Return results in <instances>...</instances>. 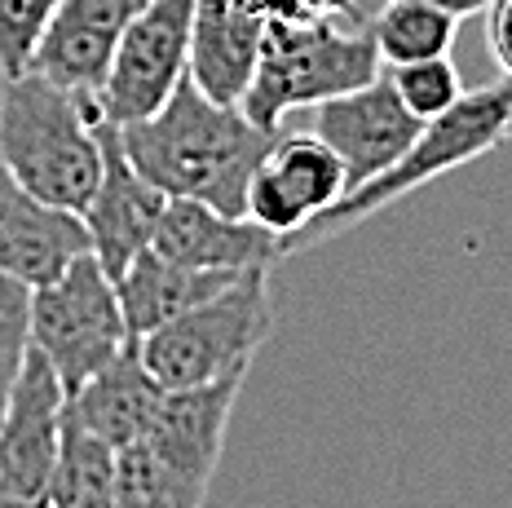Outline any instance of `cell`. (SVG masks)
<instances>
[{"mask_svg":"<svg viewBox=\"0 0 512 508\" xmlns=\"http://www.w3.org/2000/svg\"><path fill=\"white\" fill-rule=\"evenodd\" d=\"M243 274V270H239ZM239 274L230 270H195L181 266V261L164 257V252L146 248L128 261V270L115 279V292H120V310L128 323V336H146L155 327L181 319L186 310L204 305L208 296H217L226 283H234Z\"/></svg>","mask_w":512,"mask_h":508,"instance_id":"obj_18","label":"cell"},{"mask_svg":"<svg viewBox=\"0 0 512 508\" xmlns=\"http://www.w3.org/2000/svg\"><path fill=\"white\" fill-rule=\"evenodd\" d=\"M508 137H512V80L504 76L499 84H486V89H473V93L464 89V98L455 107H446L442 115L420 124V133H415V142L407 146V155L398 164L384 168L371 182H362L358 190H349L340 204L318 213L292 239H283V257H296V252L318 248V243H332L349 226L376 217L380 208L415 195L420 186L455 173V168L482 160L495 146H504Z\"/></svg>","mask_w":512,"mask_h":508,"instance_id":"obj_3","label":"cell"},{"mask_svg":"<svg viewBox=\"0 0 512 508\" xmlns=\"http://www.w3.org/2000/svg\"><path fill=\"white\" fill-rule=\"evenodd\" d=\"M358 0H296V18H327V14H349Z\"/></svg>","mask_w":512,"mask_h":508,"instance_id":"obj_24","label":"cell"},{"mask_svg":"<svg viewBox=\"0 0 512 508\" xmlns=\"http://www.w3.org/2000/svg\"><path fill=\"white\" fill-rule=\"evenodd\" d=\"M389 84L398 89V98L407 102V111L415 120H433V115H442L446 107H455L464 98V80L455 71L451 54L389 67Z\"/></svg>","mask_w":512,"mask_h":508,"instance_id":"obj_21","label":"cell"},{"mask_svg":"<svg viewBox=\"0 0 512 508\" xmlns=\"http://www.w3.org/2000/svg\"><path fill=\"white\" fill-rule=\"evenodd\" d=\"M420 124L424 120H415L407 111V102L398 98V89L384 71L362 89H349L314 107V133L340 155L349 190H358L362 182L398 164L420 133Z\"/></svg>","mask_w":512,"mask_h":508,"instance_id":"obj_11","label":"cell"},{"mask_svg":"<svg viewBox=\"0 0 512 508\" xmlns=\"http://www.w3.org/2000/svg\"><path fill=\"white\" fill-rule=\"evenodd\" d=\"M490 18H486V45L495 62L504 67V76L512 80V0H490Z\"/></svg>","mask_w":512,"mask_h":508,"instance_id":"obj_23","label":"cell"},{"mask_svg":"<svg viewBox=\"0 0 512 508\" xmlns=\"http://www.w3.org/2000/svg\"><path fill=\"white\" fill-rule=\"evenodd\" d=\"M0 168L27 195L84 213L102 182V111L93 98L40 71L5 80L0 93Z\"/></svg>","mask_w":512,"mask_h":508,"instance_id":"obj_2","label":"cell"},{"mask_svg":"<svg viewBox=\"0 0 512 508\" xmlns=\"http://www.w3.org/2000/svg\"><path fill=\"white\" fill-rule=\"evenodd\" d=\"M155 252L181 261L195 270H274L283 261V239L270 235L265 226H256L252 217H230L217 213L212 204L199 199H168L164 217L155 226L151 239Z\"/></svg>","mask_w":512,"mask_h":508,"instance_id":"obj_14","label":"cell"},{"mask_svg":"<svg viewBox=\"0 0 512 508\" xmlns=\"http://www.w3.org/2000/svg\"><path fill=\"white\" fill-rule=\"evenodd\" d=\"M349 195L345 164L314 129H279L248 186V217L270 235L292 239L318 213Z\"/></svg>","mask_w":512,"mask_h":508,"instance_id":"obj_9","label":"cell"},{"mask_svg":"<svg viewBox=\"0 0 512 508\" xmlns=\"http://www.w3.org/2000/svg\"><path fill=\"white\" fill-rule=\"evenodd\" d=\"M376 54L384 67H402V62H424L451 54L460 18L442 14L420 0H384V9L367 23Z\"/></svg>","mask_w":512,"mask_h":508,"instance_id":"obj_20","label":"cell"},{"mask_svg":"<svg viewBox=\"0 0 512 508\" xmlns=\"http://www.w3.org/2000/svg\"><path fill=\"white\" fill-rule=\"evenodd\" d=\"M420 5H433V9H442V14H451V18H468V14H482L490 0H420Z\"/></svg>","mask_w":512,"mask_h":508,"instance_id":"obj_25","label":"cell"},{"mask_svg":"<svg viewBox=\"0 0 512 508\" xmlns=\"http://www.w3.org/2000/svg\"><path fill=\"white\" fill-rule=\"evenodd\" d=\"M115 451L76 420H62L58 460L49 473V508H115Z\"/></svg>","mask_w":512,"mask_h":508,"instance_id":"obj_19","label":"cell"},{"mask_svg":"<svg viewBox=\"0 0 512 508\" xmlns=\"http://www.w3.org/2000/svg\"><path fill=\"white\" fill-rule=\"evenodd\" d=\"M380 67L376 40L367 23H358V9L327 18H270L239 107L265 133H279L292 111L362 89L380 76Z\"/></svg>","mask_w":512,"mask_h":508,"instance_id":"obj_4","label":"cell"},{"mask_svg":"<svg viewBox=\"0 0 512 508\" xmlns=\"http://www.w3.org/2000/svg\"><path fill=\"white\" fill-rule=\"evenodd\" d=\"M265 9L256 0H195L190 23V80L212 102L239 107L265 40Z\"/></svg>","mask_w":512,"mask_h":508,"instance_id":"obj_16","label":"cell"},{"mask_svg":"<svg viewBox=\"0 0 512 508\" xmlns=\"http://www.w3.org/2000/svg\"><path fill=\"white\" fill-rule=\"evenodd\" d=\"M248 376H226L195 389H168L159 402V416L146 433V451L155 455V469L164 478L173 508H204L212 473L226 451L230 411Z\"/></svg>","mask_w":512,"mask_h":508,"instance_id":"obj_8","label":"cell"},{"mask_svg":"<svg viewBox=\"0 0 512 508\" xmlns=\"http://www.w3.org/2000/svg\"><path fill=\"white\" fill-rule=\"evenodd\" d=\"M164 204H168L164 190L146 182L124 155L120 129L111 120H102V182L84 204L80 221L89 230V252L102 261V270L111 279H120L128 261L151 248Z\"/></svg>","mask_w":512,"mask_h":508,"instance_id":"obj_12","label":"cell"},{"mask_svg":"<svg viewBox=\"0 0 512 508\" xmlns=\"http://www.w3.org/2000/svg\"><path fill=\"white\" fill-rule=\"evenodd\" d=\"M0 508H23L14 500V491H9V482H5V473H0Z\"/></svg>","mask_w":512,"mask_h":508,"instance_id":"obj_26","label":"cell"},{"mask_svg":"<svg viewBox=\"0 0 512 508\" xmlns=\"http://www.w3.org/2000/svg\"><path fill=\"white\" fill-rule=\"evenodd\" d=\"M164 394L168 389L137 354V341H128L102 372H93L76 394H67V416L98 433L102 442H111L115 451H124L151 433Z\"/></svg>","mask_w":512,"mask_h":508,"instance_id":"obj_17","label":"cell"},{"mask_svg":"<svg viewBox=\"0 0 512 508\" xmlns=\"http://www.w3.org/2000/svg\"><path fill=\"white\" fill-rule=\"evenodd\" d=\"M84 252H89V230L80 213L27 195L0 168V270L23 279L27 288H40Z\"/></svg>","mask_w":512,"mask_h":508,"instance_id":"obj_15","label":"cell"},{"mask_svg":"<svg viewBox=\"0 0 512 508\" xmlns=\"http://www.w3.org/2000/svg\"><path fill=\"white\" fill-rule=\"evenodd\" d=\"M133 341L120 310L115 279L93 252L76 257L58 279L31 288V345L49 358L62 389L76 394Z\"/></svg>","mask_w":512,"mask_h":508,"instance_id":"obj_6","label":"cell"},{"mask_svg":"<svg viewBox=\"0 0 512 508\" xmlns=\"http://www.w3.org/2000/svg\"><path fill=\"white\" fill-rule=\"evenodd\" d=\"M270 137L243 107L212 102L186 76L155 115L124 124L120 146L168 199H199L217 213L248 217V186Z\"/></svg>","mask_w":512,"mask_h":508,"instance_id":"obj_1","label":"cell"},{"mask_svg":"<svg viewBox=\"0 0 512 508\" xmlns=\"http://www.w3.org/2000/svg\"><path fill=\"white\" fill-rule=\"evenodd\" d=\"M270 332V270L256 266L181 319L137 336V354L164 389H195L226 376H248Z\"/></svg>","mask_w":512,"mask_h":508,"instance_id":"obj_5","label":"cell"},{"mask_svg":"<svg viewBox=\"0 0 512 508\" xmlns=\"http://www.w3.org/2000/svg\"><path fill=\"white\" fill-rule=\"evenodd\" d=\"M62 420H67V389L49 358L31 345L0 416V473L23 508H49V473L58 460Z\"/></svg>","mask_w":512,"mask_h":508,"instance_id":"obj_10","label":"cell"},{"mask_svg":"<svg viewBox=\"0 0 512 508\" xmlns=\"http://www.w3.org/2000/svg\"><path fill=\"white\" fill-rule=\"evenodd\" d=\"M142 5L146 0H58L27 71H40L84 98H98L115 45L124 27L142 14Z\"/></svg>","mask_w":512,"mask_h":508,"instance_id":"obj_13","label":"cell"},{"mask_svg":"<svg viewBox=\"0 0 512 508\" xmlns=\"http://www.w3.org/2000/svg\"><path fill=\"white\" fill-rule=\"evenodd\" d=\"M31 354V288L0 270V416Z\"/></svg>","mask_w":512,"mask_h":508,"instance_id":"obj_22","label":"cell"},{"mask_svg":"<svg viewBox=\"0 0 512 508\" xmlns=\"http://www.w3.org/2000/svg\"><path fill=\"white\" fill-rule=\"evenodd\" d=\"M190 23L195 0H146L142 14L124 27L111 71L93 98L102 120L124 129L164 107L168 93L190 76Z\"/></svg>","mask_w":512,"mask_h":508,"instance_id":"obj_7","label":"cell"}]
</instances>
